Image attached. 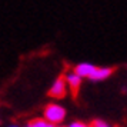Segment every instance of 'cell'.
Wrapping results in <instances>:
<instances>
[{
  "mask_svg": "<svg viewBox=\"0 0 127 127\" xmlns=\"http://www.w3.org/2000/svg\"><path fill=\"white\" fill-rule=\"evenodd\" d=\"M67 94V81H66V73H62L54 80L53 86L49 89L47 96L52 98H64Z\"/></svg>",
  "mask_w": 127,
  "mask_h": 127,
  "instance_id": "7a4b0ae2",
  "label": "cell"
},
{
  "mask_svg": "<svg viewBox=\"0 0 127 127\" xmlns=\"http://www.w3.org/2000/svg\"><path fill=\"white\" fill-rule=\"evenodd\" d=\"M43 119L56 126V124L62 123L66 119V110L60 104L49 103V104H46V107L43 110Z\"/></svg>",
  "mask_w": 127,
  "mask_h": 127,
  "instance_id": "6da1fadb",
  "label": "cell"
},
{
  "mask_svg": "<svg viewBox=\"0 0 127 127\" xmlns=\"http://www.w3.org/2000/svg\"><path fill=\"white\" fill-rule=\"evenodd\" d=\"M66 81H67V84H69V89H70V92H71L73 100H77L79 92H80V87H81V79L71 71L69 74H66Z\"/></svg>",
  "mask_w": 127,
  "mask_h": 127,
  "instance_id": "3957f363",
  "label": "cell"
},
{
  "mask_svg": "<svg viewBox=\"0 0 127 127\" xmlns=\"http://www.w3.org/2000/svg\"><path fill=\"white\" fill-rule=\"evenodd\" d=\"M27 127H56L54 124L46 121L44 119H40V117H36V119H32V120L27 121Z\"/></svg>",
  "mask_w": 127,
  "mask_h": 127,
  "instance_id": "8992f818",
  "label": "cell"
},
{
  "mask_svg": "<svg viewBox=\"0 0 127 127\" xmlns=\"http://www.w3.org/2000/svg\"><path fill=\"white\" fill-rule=\"evenodd\" d=\"M10 127H19V126H10Z\"/></svg>",
  "mask_w": 127,
  "mask_h": 127,
  "instance_id": "ba28073f",
  "label": "cell"
},
{
  "mask_svg": "<svg viewBox=\"0 0 127 127\" xmlns=\"http://www.w3.org/2000/svg\"><path fill=\"white\" fill-rule=\"evenodd\" d=\"M69 127H89V124L83 123V121H73Z\"/></svg>",
  "mask_w": 127,
  "mask_h": 127,
  "instance_id": "52a82bcc",
  "label": "cell"
},
{
  "mask_svg": "<svg viewBox=\"0 0 127 127\" xmlns=\"http://www.w3.org/2000/svg\"><path fill=\"white\" fill-rule=\"evenodd\" d=\"M96 69V66H93L90 63H80L73 67V73L79 77H89V76L93 73V70Z\"/></svg>",
  "mask_w": 127,
  "mask_h": 127,
  "instance_id": "5b68a950",
  "label": "cell"
},
{
  "mask_svg": "<svg viewBox=\"0 0 127 127\" xmlns=\"http://www.w3.org/2000/svg\"><path fill=\"white\" fill-rule=\"evenodd\" d=\"M114 67H96V69L93 70V73L89 76V79L90 80H104V79H107L109 76H111L114 73Z\"/></svg>",
  "mask_w": 127,
  "mask_h": 127,
  "instance_id": "277c9868",
  "label": "cell"
},
{
  "mask_svg": "<svg viewBox=\"0 0 127 127\" xmlns=\"http://www.w3.org/2000/svg\"><path fill=\"white\" fill-rule=\"evenodd\" d=\"M60 127H62V126H60Z\"/></svg>",
  "mask_w": 127,
  "mask_h": 127,
  "instance_id": "9c48e42d",
  "label": "cell"
}]
</instances>
